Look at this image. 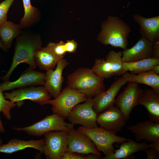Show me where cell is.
Segmentation results:
<instances>
[{
    "label": "cell",
    "instance_id": "603a6c76",
    "mask_svg": "<svg viewBox=\"0 0 159 159\" xmlns=\"http://www.w3.org/2000/svg\"><path fill=\"white\" fill-rule=\"evenodd\" d=\"M63 58L54 54L47 46L37 49L34 55L36 66L40 69L46 71L54 69L58 61Z\"/></svg>",
    "mask_w": 159,
    "mask_h": 159
},
{
    "label": "cell",
    "instance_id": "9c48e42d",
    "mask_svg": "<svg viewBox=\"0 0 159 159\" xmlns=\"http://www.w3.org/2000/svg\"><path fill=\"white\" fill-rule=\"evenodd\" d=\"M125 89L115 98L114 105L122 112L125 120L130 119L132 110L136 106L140 105L143 90L138 83L129 82Z\"/></svg>",
    "mask_w": 159,
    "mask_h": 159
},
{
    "label": "cell",
    "instance_id": "30bf717a",
    "mask_svg": "<svg viewBox=\"0 0 159 159\" xmlns=\"http://www.w3.org/2000/svg\"><path fill=\"white\" fill-rule=\"evenodd\" d=\"M69 131H55L45 133L43 153L46 159H61L67 151Z\"/></svg>",
    "mask_w": 159,
    "mask_h": 159
},
{
    "label": "cell",
    "instance_id": "484cf974",
    "mask_svg": "<svg viewBox=\"0 0 159 159\" xmlns=\"http://www.w3.org/2000/svg\"><path fill=\"white\" fill-rule=\"evenodd\" d=\"M159 64V59L153 57L134 62H123V72L124 73L130 71L131 73L138 74L151 70Z\"/></svg>",
    "mask_w": 159,
    "mask_h": 159
},
{
    "label": "cell",
    "instance_id": "d4e9b609",
    "mask_svg": "<svg viewBox=\"0 0 159 159\" xmlns=\"http://www.w3.org/2000/svg\"><path fill=\"white\" fill-rule=\"evenodd\" d=\"M22 28L19 24L6 21L0 26V39L8 50L11 47L13 40L21 33Z\"/></svg>",
    "mask_w": 159,
    "mask_h": 159
},
{
    "label": "cell",
    "instance_id": "8992f818",
    "mask_svg": "<svg viewBox=\"0 0 159 159\" xmlns=\"http://www.w3.org/2000/svg\"><path fill=\"white\" fill-rule=\"evenodd\" d=\"M87 98L84 94L67 86L57 97L53 100H50L48 104L52 105L53 113L58 114L64 120L75 105L84 102Z\"/></svg>",
    "mask_w": 159,
    "mask_h": 159
},
{
    "label": "cell",
    "instance_id": "e0dca14e",
    "mask_svg": "<svg viewBox=\"0 0 159 159\" xmlns=\"http://www.w3.org/2000/svg\"><path fill=\"white\" fill-rule=\"evenodd\" d=\"M153 43L142 37L132 47L124 49L122 59L123 62H130L153 57Z\"/></svg>",
    "mask_w": 159,
    "mask_h": 159
},
{
    "label": "cell",
    "instance_id": "3957f363",
    "mask_svg": "<svg viewBox=\"0 0 159 159\" xmlns=\"http://www.w3.org/2000/svg\"><path fill=\"white\" fill-rule=\"evenodd\" d=\"M97 40L102 44L125 49L128 45L130 27L118 17L108 16L102 22Z\"/></svg>",
    "mask_w": 159,
    "mask_h": 159
},
{
    "label": "cell",
    "instance_id": "836d02e7",
    "mask_svg": "<svg viewBox=\"0 0 159 159\" xmlns=\"http://www.w3.org/2000/svg\"><path fill=\"white\" fill-rule=\"evenodd\" d=\"M152 57L159 59V41L153 43Z\"/></svg>",
    "mask_w": 159,
    "mask_h": 159
},
{
    "label": "cell",
    "instance_id": "7a4b0ae2",
    "mask_svg": "<svg viewBox=\"0 0 159 159\" xmlns=\"http://www.w3.org/2000/svg\"><path fill=\"white\" fill-rule=\"evenodd\" d=\"M104 79L92 69L81 67L68 75L67 86L84 94L87 98H93L105 90Z\"/></svg>",
    "mask_w": 159,
    "mask_h": 159
},
{
    "label": "cell",
    "instance_id": "e575fe53",
    "mask_svg": "<svg viewBox=\"0 0 159 159\" xmlns=\"http://www.w3.org/2000/svg\"><path fill=\"white\" fill-rule=\"evenodd\" d=\"M90 154H87L86 155V159H102L101 155L95 153H91Z\"/></svg>",
    "mask_w": 159,
    "mask_h": 159
},
{
    "label": "cell",
    "instance_id": "83f0119b",
    "mask_svg": "<svg viewBox=\"0 0 159 159\" xmlns=\"http://www.w3.org/2000/svg\"><path fill=\"white\" fill-rule=\"evenodd\" d=\"M1 78L0 77V79ZM3 92L0 85V113L1 112L6 119L10 120L11 117V110L16 106V105L12 101L6 100ZM5 131V129L0 119V132L4 133Z\"/></svg>",
    "mask_w": 159,
    "mask_h": 159
},
{
    "label": "cell",
    "instance_id": "8d00e7d4",
    "mask_svg": "<svg viewBox=\"0 0 159 159\" xmlns=\"http://www.w3.org/2000/svg\"><path fill=\"white\" fill-rule=\"evenodd\" d=\"M0 49L3 50L5 52H6L7 51V50L4 47L0 39Z\"/></svg>",
    "mask_w": 159,
    "mask_h": 159
},
{
    "label": "cell",
    "instance_id": "f546056e",
    "mask_svg": "<svg viewBox=\"0 0 159 159\" xmlns=\"http://www.w3.org/2000/svg\"><path fill=\"white\" fill-rule=\"evenodd\" d=\"M15 0H4L0 3V26L7 21L8 10Z\"/></svg>",
    "mask_w": 159,
    "mask_h": 159
},
{
    "label": "cell",
    "instance_id": "d6986e66",
    "mask_svg": "<svg viewBox=\"0 0 159 159\" xmlns=\"http://www.w3.org/2000/svg\"><path fill=\"white\" fill-rule=\"evenodd\" d=\"M135 21L140 26V32L142 37L154 43L159 41V16L146 18L136 14L133 15Z\"/></svg>",
    "mask_w": 159,
    "mask_h": 159
},
{
    "label": "cell",
    "instance_id": "1f68e13d",
    "mask_svg": "<svg viewBox=\"0 0 159 159\" xmlns=\"http://www.w3.org/2000/svg\"><path fill=\"white\" fill-rule=\"evenodd\" d=\"M147 155V159H158L159 158V152L153 148L151 147L147 149L144 150Z\"/></svg>",
    "mask_w": 159,
    "mask_h": 159
},
{
    "label": "cell",
    "instance_id": "ffe728a7",
    "mask_svg": "<svg viewBox=\"0 0 159 159\" xmlns=\"http://www.w3.org/2000/svg\"><path fill=\"white\" fill-rule=\"evenodd\" d=\"M151 143L148 144L146 141L139 143L129 138L121 144L119 149L115 150L114 153L105 156L102 159H126L133 154L152 147Z\"/></svg>",
    "mask_w": 159,
    "mask_h": 159
},
{
    "label": "cell",
    "instance_id": "5bb4252c",
    "mask_svg": "<svg viewBox=\"0 0 159 159\" xmlns=\"http://www.w3.org/2000/svg\"><path fill=\"white\" fill-rule=\"evenodd\" d=\"M126 121L122 112L115 105L97 115V122L100 127L116 134L121 131Z\"/></svg>",
    "mask_w": 159,
    "mask_h": 159
},
{
    "label": "cell",
    "instance_id": "ac0fdd59",
    "mask_svg": "<svg viewBox=\"0 0 159 159\" xmlns=\"http://www.w3.org/2000/svg\"><path fill=\"white\" fill-rule=\"evenodd\" d=\"M127 128L135 135L138 142L143 140L150 143L159 141V122L146 120L128 126Z\"/></svg>",
    "mask_w": 159,
    "mask_h": 159
},
{
    "label": "cell",
    "instance_id": "2e32d148",
    "mask_svg": "<svg viewBox=\"0 0 159 159\" xmlns=\"http://www.w3.org/2000/svg\"><path fill=\"white\" fill-rule=\"evenodd\" d=\"M69 64L66 59H61L54 70L46 71L44 86L51 97L56 98L60 93L63 81L62 73L64 69Z\"/></svg>",
    "mask_w": 159,
    "mask_h": 159
},
{
    "label": "cell",
    "instance_id": "d6a6232c",
    "mask_svg": "<svg viewBox=\"0 0 159 159\" xmlns=\"http://www.w3.org/2000/svg\"><path fill=\"white\" fill-rule=\"evenodd\" d=\"M65 44L67 52L74 53L77 47V43L74 40H68Z\"/></svg>",
    "mask_w": 159,
    "mask_h": 159
},
{
    "label": "cell",
    "instance_id": "6da1fadb",
    "mask_svg": "<svg viewBox=\"0 0 159 159\" xmlns=\"http://www.w3.org/2000/svg\"><path fill=\"white\" fill-rule=\"evenodd\" d=\"M42 41L37 34L29 31L21 33L16 38L14 53L10 67L6 74L1 77L4 81H9L12 72L19 64L24 63L35 69L34 60L35 51L42 47Z\"/></svg>",
    "mask_w": 159,
    "mask_h": 159
},
{
    "label": "cell",
    "instance_id": "74e56055",
    "mask_svg": "<svg viewBox=\"0 0 159 159\" xmlns=\"http://www.w3.org/2000/svg\"><path fill=\"white\" fill-rule=\"evenodd\" d=\"M3 141L1 139L0 137V145L2 144Z\"/></svg>",
    "mask_w": 159,
    "mask_h": 159
},
{
    "label": "cell",
    "instance_id": "4fadbf2b",
    "mask_svg": "<svg viewBox=\"0 0 159 159\" xmlns=\"http://www.w3.org/2000/svg\"><path fill=\"white\" fill-rule=\"evenodd\" d=\"M127 82L122 77H119L111 84L107 90L92 98L93 108L97 114L114 105L116 96L122 87Z\"/></svg>",
    "mask_w": 159,
    "mask_h": 159
},
{
    "label": "cell",
    "instance_id": "9a60e30c",
    "mask_svg": "<svg viewBox=\"0 0 159 159\" xmlns=\"http://www.w3.org/2000/svg\"><path fill=\"white\" fill-rule=\"evenodd\" d=\"M67 151L85 155L95 153L101 155L94 144L87 135L74 128L69 132Z\"/></svg>",
    "mask_w": 159,
    "mask_h": 159
},
{
    "label": "cell",
    "instance_id": "cb8c5ba5",
    "mask_svg": "<svg viewBox=\"0 0 159 159\" xmlns=\"http://www.w3.org/2000/svg\"><path fill=\"white\" fill-rule=\"evenodd\" d=\"M122 77L127 82H133L148 85L159 93V75L156 74L152 70L137 74L127 72Z\"/></svg>",
    "mask_w": 159,
    "mask_h": 159
},
{
    "label": "cell",
    "instance_id": "f35d334b",
    "mask_svg": "<svg viewBox=\"0 0 159 159\" xmlns=\"http://www.w3.org/2000/svg\"><path fill=\"white\" fill-rule=\"evenodd\" d=\"M1 58H0V64H1Z\"/></svg>",
    "mask_w": 159,
    "mask_h": 159
},
{
    "label": "cell",
    "instance_id": "5b68a950",
    "mask_svg": "<svg viewBox=\"0 0 159 159\" xmlns=\"http://www.w3.org/2000/svg\"><path fill=\"white\" fill-rule=\"evenodd\" d=\"M74 125L65 122L58 114L53 113L30 126L22 127H13V129L17 131H23L31 136L39 137L51 131H69L74 128Z\"/></svg>",
    "mask_w": 159,
    "mask_h": 159
},
{
    "label": "cell",
    "instance_id": "277c9868",
    "mask_svg": "<svg viewBox=\"0 0 159 159\" xmlns=\"http://www.w3.org/2000/svg\"><path fill=\"white\" fill-rule=\"evenodd\" d=\"M77 130L87 135L94 144L97 150L103 153L105 156L114 153V143L121 144L127 140L125 138L117 136L115 133L98 126L88 128L80 126Z\"/></svg>",
    "mask_w": 159,
    "mask_h": 159
},
{
    "label": "cell",
    "instance_id": "ba28073f",
    "mask_svg": "<svg viewBox=\"0 0 159 159\" xmlns=\"http://www.w3.org/2000/svg\"><path fill=\"white\" fill-rule=\"evenodd\" d=\"M122 52L110 51L104 59H97L92 69L104 79L119 76L124 73Z\"/></svg>",
    "mask_w": 159,
    "mask_h": 159
},
{
    "label": "cell",
    "instance_id": "7c38bea8",
    "mask_svg": "<svg viewBox=\"0 0 159 159\" xmlns=\"http://www.w3.org/2000/svg\"><path fill=\"white\" fill-rule=\"evenodd\" d=\"M45 77V74L35 71L29 67L23 72L17 80L13 82L4 81L0 85L3 92L29 86H44Z\"/></svg>",
    "mask_w": 159,
    "mask_h": 159
},
{
    "label": "cell",
    "instance_id": "f1b7e54d",
    "mask_svg": "<svg viewBox=\"0 0 159 159\" xmlns=\"http://www.w3.org/2000/svg\"><path fill=\"white\" fill-rule=\"evenodd\" d=\"M57 56L63 58L67 52L65 42L60 41L55 43L50 42L47 46Z\"/></svg>",
    "mask_w": 159,
    "mask_h": 159
},
{
    "label": "cell",
    "instance_id": "4316f807",
    "mask_svg": "<svg viewBox=\"0 0 159 159\" xmlns=\"http://www.w3.org/2000/svg\"><path fill=\"white\" fill-rule=\"evenodd\" d=\"M24 9V15L19 25L22 29L29 27L36 24L40 18L38 9L33 6L30 0H22Z\"/></svg>",
    "mask_w": 159,
    "mask_h": 159
},
{
    "label": "cell",
    "instance_id": "52a82bcc",
    "mask_svg": "<svg viewBox=\"0 0 159 159\" xmlns=\"http://www.w3.org/2000/svg\"><path fill=\"white\" fill-rule=\"evenodd\" d=\"M4 95L6 99L15 103L19 108L23 105L24 101L26 100L43 106L48 104L51 97L43 85L19 88L10 92H5Z\"/></svg>",
    "mask_w": 159,
    "mask_h": 159
},
{
    "label": "cell",
    "instance_id": "8fae6325",
    "mask_svg": "<svg viewBox=\"0 0 159 159\" xmlns=\"http://www.w3.org/2000/svg\"><path fill=\"white\" fill-rule=\"evenodd\" d=\"M92 98H87L82 104H78L72 109L67 117L74 125L78 124L88 128L97 127V114L93 108Z\"/></svg>",
    "mask_w": 159,
    "mask_h": 159
},
{
    "label": "cell",
    "instance_id": "7402d4cb",
    "mask_svg": "<svg viewBox=\"0 0 159 159\" xmlns=\"http://www.w3.org/2000/svg\"><path fill=\"white\" fill-rule=\"evenodd\" d=\"M140 105L143 106L148 112L150 120L159 122V93L153 89L143 91Z\"/></svg>",
    "mask_w": 159,
    "mask_h": 159
},
{
    "label": "cell",
    "instance_id": "d590c367",
    "mask_svg": "<svg viewBox=\"0 0 159 159\" xmlns=\"http://www.w3.org/2000/svg\"><path fill=\"white\" fill-rule=\"evenodd\" d=\"M151 70H152L156 74H159V64L154 66Z\"/></svg>",
    "mask_w": 159,
    "mask_h": 159
},
{
    "label": "cell",
    "instance_id": "44dd1931",
    "mask_svg": "<svg viewBox=\"0 0 159 159\" xmlns=\"http://www.w3.org/2000/svg\"><path fill=\"white\" fill-rule=\"evenodd\" d=\"M45 143L44 138L34 140H24L18 139H12L7 143L0 145V153L11 154L28 148H32L43 153Z\"/></svg>",
    "mask_w": 159,
    "mask_h": 159
},
{
    "label": "cell",
    "instance_id": "4dcf8cb0",
    "mask_svg": "<svg viewBox=\"0 0 159 159\" xmlns=\"http://www.w3.org/2000/svg\"><path fill=\"white\" fill-rule=\"evenodd\" d=\"M85 154L67 151L62 155L61 159H86Z\"/></svg>",
    "mask_w": 159,
    "mask_h": 159
}]
</instances>
